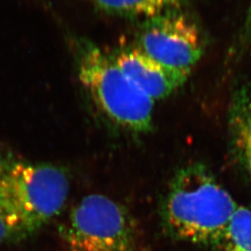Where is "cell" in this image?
<instances>
[{"instance_id": "6da1fadb", "label": "cell", "mask_w": 251, "mask_h": 251, "mask_svg": "<svg viewBox=\"0 0 251 251\" xmlns=\"http://www.w3.org/2000/svg\"><path fill=\"white\" fill-rule=\"evenodd\" d=\"M239 205L202 163L181 167L173 175L160 215L173 239L220 249Z\"/></svg>"}, {"instance_id": "30bf717a", "label": "cell", "mask_w": 251, "mask_h": 251, "mask_svg": "<svg viewBox=\"0 0 251 251\" xmlns=\"http://www.w3.org/2000/svg\"><path fill=\"white\" fill-rule=\"evenodd\" d=\"M22 239L0 193V244Z\"/></svg>"}, {"instance_id": "8992f818", "label": "cell", "mask_w": 251, "mask_h": 251, "mask_svg": "<svg viewBox=\"0 0 251 251\" xmlns=\"http://www.w3.org/2000/svg\"><path fill=\"white\" fill-rule=\"evenodd\" d=\"M112 53L126 76L153 101L169 98L188 79L189 75L154 61L137 47H126Z\"/></svg>"}, {"instance_id": "8fae6325", "label": "cell", "mask_w": 251, "mask_h": 251, "mask_svg": "<svg viewBox=\"0 0 251 251\" xmlns=\"http://www.w3.org/2000/svg\"><path fill=\"white\" fill-rule=\"evenodd\" d=\"M240 41L244 47H251V5L248 11L246 21L244 23Z\"/></svg>"}, {"instance_id": "5b68a950", "label": "cell", "mask_w": 251, "mask_h": 251, "mask_svg": "<svg viewBox=\"0 0 251 251\" xmlns=\"http://www.w3.org/2000/svg\"><path fill=\"white\" fill-rule=\"evenodd\" d=\"M136 47L154 61L189 75L204 52L199 28L181 10L143 22Z\"/></svg>"}, {"instance_id": "9c48e42d", "label": "cell", "mask_w": 251, "mask_h": 251, "mask_svg": "<svg viewBox=\"0 0 251 251\" xmlns=\"http://www.w3.org/2000/svg\"><path fill=\"white\" fill-rule=\"evenodd\" d=\"M220 249L223 251H251V207H237Z\"/></svg>"}, {"instance_id": "52a82bcc", "label": "cell", "mask_w": 251, "mask_h": 251, "mask_svg": "<svg viewBox=\"0 0 251 251\" xmlns=\"http://www.w3.org/2000/svg\"><path fill=\"white\" fill-rule=\"evenodd\" d=\"M231 151L251 185V92L244 86L233 95L228 114Z\"/></svg>"}, {"instance_id": "7c38bea8", "label": "cell", "mask_w": 251, "mask_h": 251, "mask_svg": "<svg viewBox=\"0 0 251 251\" xmlns=\"http://www.w3.org/2000/svg\"><path fill=\"white\" fill-rule=\"evenodd\" d=\"M250 90H251V87H250Z\"/></svg>"}, {"instance_id": "7a4b0ae2", "label": "cell", "mask_w": 251, "mask_h": 251, "mask_svg": "<svg viewBox=\"0 0 251 251\" xmlns=\"http://www.w3.org/2000/svg\"><path fill=\"white\" fill-rule=\"evenodd\" d=\"M77 80L104 119L122 130L147 133L154 101L139 90L118 66L114 55L89 39H72Z\"/></svg>"}, {"instance_id": "ba28073f", "label": "cell", "mask_w": 251, "mask_h": 251, "mask_svg": "<svg viewBox=\"0 0 251 251\" xmlns=\"http://www.w3.org/2000/svg\"><path fill=\"white\" fill-rule=\"evenodd\" d=\"M96 9L116 17L143 22L181 10L183 0H92Z\"/></svg>"}, {"instance_id": "3957f363", "label": "cell", "mask_w": 251, "mask_h": 251, "mask_svg": "<svg viewBox=\"0 0 251 251\" xmlns=\"http://www.w3.org/2000/svg\"><path fill=\"white\" fill-rule=\"evenodd\" d=\"M69 178L50 164L0 160V193L22 238L58 215L69 194Z\"/></svg>"}, {"instance_id": "277c9868", "label": "cell", "mask_w": 251, "mask_h": 251, "mask_svg": "<svg viewBox=\"0 0 251 251\" xmlns=\"http://www.w3.org/2000/svg\"><path fill=\"white\" fill-rule=\"evenodd\" d=\"M59 233L68 251H137L139 241L129 211L100 194L74 206Z\"/></svg>"}]
</instances>
